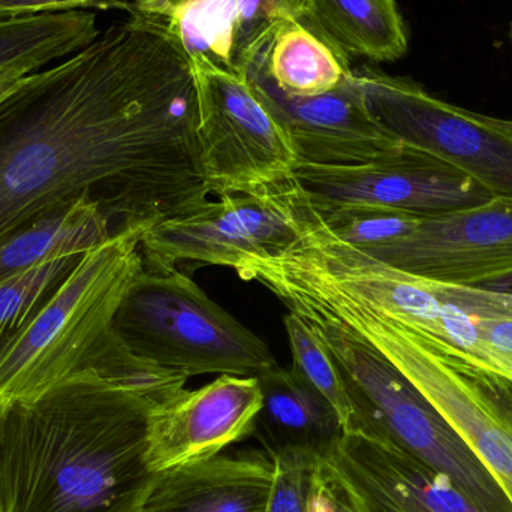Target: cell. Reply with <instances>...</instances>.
Returning <instances> with one entry per match:
<instances>
[{"label": "cell", "mask_w": 512, "mask_h": 512, "mask_svg": "<svg viewBox=\"0 0 512 512\" xmlns=\"http://www.w3.org/2000/svg\"><path fill=\"white\" fill-rule=\"evenodd\" d=\"M477 288L487 289V291L501 292V294L512 295V273L504 274V276L495 277V279L487 280L480 283Z\"/></svg>", "instance_id": "cell-32"}, {"label": "cell", "mask_w": 512, "mask_h": 512, "mask_svg": "<svg viewBox=\"0 0 512 512\" xmlns=\"http://www.w3.org/2000/svg\"><path fill=\"white\" fill-rule=\"evenodd\" d=\"M510 39H511V42H512V23H511V27H510Z\"/></svg>", "instance_id": "cell-34"}, {"label": "cell", "mask_w": 512, "mask_h": 512, "mask_svg": "<svg viewBox=\"0 0 512 512\" xmlns=\"http://www.w3.org/2000/svg\"><path fill=\"white\" fill-rule=\"evenodd\" d=\"M354 72L370 114L400 143L450 162L493 197L512 198V138L484 114L435 98L409 78L369 66Z\"/></svg>", "instance_id": "cell-8"}, {"label": "cell", "mask_w": 512, "mask_h": 512, "mask_svg": "<svg viewBox=\"0 0 512 512\" xmlns=\"http://www.w3.org/2000/svg\"><path fill=\"white\" fill-rule=\"evenodd\" d=\"M114 331L135 357L183 378L259 376L277 364L264 340L177 268H144L117 310Z\"/></svg>", "instance_id": "cell-6"}, {"label": "cell", "mask_w": 512, "mask_h": 512, "mask_svg": "<svg viewBox=\"0 0 512 512\" xmlns=\"http://www.w3.org/2000/svg\"><path fill=\"white\" fill-rule=\"evenodd\" d=\"M273 294L288 312L342 325L387 358L456 430L512 502V429L472 370L447 357L418 331L322 285L303 271H283Z\"/></svg>", "instance_id": "cell-4"}, {"label": "cell", "mask_w": 512, "mask_h": 512, "mask_svg": "<svg viewBox=\"0 0 512 512\" xmlns=\"http://www.w3.org/2000/svg\"><path fill=\"white\" fill-rule=\"evenodd\" d=\"M318 212L340 240L358 249L406 236L423 221V218L379 206L328 207Z\"/></svg>", "instance_id": "cell-24"}, {"label": "cell", "mask_w": 512, "mask_h": 512, "mask_svg": "<svg viewBox=\"0 0 512 512\" xmlns=\"http://www.w3.org/2000/svg\"><path fill=\"white\" fill-rule=\"evenodd\" d=\"M156 2L158 0H0V20L89 8L125 9L134 14L152 8Z\"/></svg>", "instance_id": "cell-27"}, {"label": "cell", "mask_w": 512, "mask_h": 512, "mask_svg": "<svg viewBox=\"0 0 512 512\" xmlns=\"http://www.w3.org/2000/svg\"><path fill=\"white\" fill-rule=\"evenodd\" d=\"M191 56L131 14L0 104V239L90 195L114 233L209 203Z\"/></svg>", "instance_id": "cell-1"}, {"label": "cell", "mask_w": 512, "mask_h": 512, "mask_svg": "<svg viewBox=\"0 0 512 512\" xmlns=\"http://www.w3.org/2000/svg\"><path fill=\"white\" fill-rule=\"evenodd\" d=\"M486 117L487 123L492 125L493 128L501 131L502 134L508 135V137L512 138V120L505 119H496V117L484 116Z\"/></svg>", "instance_id": "cell-33"}, {"label": "cell", "mask_w": 512, "mask_h": 512, "mask_svg": "<svg viewBox=\"0 0 512 512\" xmlns=\"http://www.w3.org/2000/svg\"><path fill=\"white\" fill-rule=\"evenodd\" d=\"M99 35L95 12L84 9L0 20V72L39 71L83 50Z\"/></svg>", "instance_id": "cell-20"}, {"label": "cell", "mask_w": 512, "mask_h": 512, "mask_svg": "<svg viewBox=\"0 0 512 512\" xmlns=\"http://www.w3.org/2000/svg\"><path fill=\"white\" fill-rule=\"evenodd\" d=\"M478 328L493 354L507 367L512 379V319H480Z\"/></svg>", "instance_id": "cell-29"}, {"label": "cell", "mask_w": 512, "mask_h": 512, "mask_svg": "<svg viewBox=\"0 0 512 512\" xmlns=\"http://www.w3.org/2000/svg\"><path fill=\"white\" fill-rule=\"evenodd\" d=\"M149 15L167 23L189 56L233 69L237 0H159Z\"/></svg>", "instance_id": "cell-21"}, {"label": "cell", "mask_w": 512, "mask_h": 512, "mask_svg": "<svg viewBox=\"0 0 512 512\" xmlns=\"http://www.w3.org/2000/svg\"><path fill=\"white\" fill-rule=\"evenodd\" d=\"M475 379L483 388L484 393L492 400L493 405L498 409L499 414L510 424L512 429V382L505 379L495 378V376L483 375V373L474 372Z\"/></svg>", "instance_id": "cell-30"}, {"label": "cell", "mask_w": 512, "mask_h": 512, "mask_svg": "<svg viewBox=\"0 0 512 512\" xmlns=\"http://www.w3.org/2000/svg\"><path fill=\"white\" fill-rule=\"evenodd\" d=\"M113 234L98 201L90 195L75 198L0 239V280L54 256L87 254Z\"/></svg>", "instance_id": "cell-17"}, {"label": "cell", "mask_w": 512, "mask_h": 512, "mask_svg": "<svg viewBox=\"0 0 512 512\" xmlns=\"http://www.w3.org/2000/svg\"><path fill=\"white\" fill-rule=\"evenodd\" d=\"M292 177L318 209L379 206L427 219L472 209L493 198L465 171L408 144L370 164H301Z\"/></svg>", "instance_id": "cell-10"}, {"label": "cell", "mask_w": 512, "mask_h": 512, "mask_svg": "<svg viewBox=\"0 0 512 512\" xmlns=\"http://www.w3.org/2000/svg\"><path fill=\"white\" fill-rule=\"evenodd\" d=\"M310 512H360L348 487L324 457L316 474Z\"/></svg>", "instance_id": "cell-28"}, {"label": "cell", "mask_w": 512, "mask_h": 512, "mask_svg": "<svg viewBox=\"0 0 512 512\" xmlns=\"http://www.w3.org/2000/svg\"><path fill=\"white\" fill-rule=\"evenodd\" d=\"M81 256H54L0 280V351L32 321Z\"/></svg>", "instance_id": "cell-22"}, {"label": "cell", "mask_w": 512, "mask_h": 512, "mask_svg": "<svg viewBox=\"0 0 512 512\" xmlns=\"http://www.w3.org/2000/svg\"><path fill=\"white\" fill-rule=\"evenodd\" d=\"M33 74L29 69H8V71L0 72V104L20 86L21 81L27 75Z\"/></svg>", "instance_id": "cell-31"}, {"label": "cell", "mask_w": 512, "mask_h": 512, "mask_svg": "<svg viewBox=\"0 0 512 512\" xmlns=\"http://www.w3.org/2000/svg\"><path fill=\"white\" fill-rule=\"evenodd\" d=\"M297 239L291 179L254 194H227L200 210L159 222L141 237L147 270H176L180 262L234 271L251 258L282 251Z\"/></svg>", "instance_id": "cell-9"}, {"label": "cell", "mask_w": 512, "mask_h": 512, "mask_svg": "<svg viewBox=\"0 0 512 512\" xmlns=\"http://www.w3.org/2000/svg\"><path fill=\"white\" fill-rule=\"evenodd\" d=\"M273 477L264 448L218 454L155 472L137 512H265Z\"/></svg>", "instance_id": "cell-15"}, {"label": "cell", "mask_w": 512, "mask_h": 512, "mask_svg": "<svg viewBox=\"0 0 512 512\" xmlns=\"http://www.w3.org/2000/svg\"><path fill=\"white\" fill-rule=\"evenodd\" d=\"M261 385L262 406L252 438L268 454L286 448H309L324 454L343 433L333 406L279 364L256 376Z\"/></svg>", "instance_id": "cell-16"}, {"label": "cell", "mask_w": 512, "mask_h": 512, "mask_svg": "<svg viewBox=\"0 0 512 512\" xmlns=\"http://www.w3.org/2000/svg\"><path fill=\"white\" fill-rule=\"evenodd\" d=\"M306 17L349 59L396 62L408 54L396 0H309Z\"/></svg>", "instance_id": "cell-19"}, {"label": "cell", "mask_w": 512, "mask_h": 512, "mask_svg": "<svg viewBox=\"0 0 512 512\" xmlns=\"http://www.w3.org/2000/svg\"><path fill=\"white\" fill-rule=\"evenodd\" d=\"M307 2L309 0H237L234 71H239L245 57L270 35L277 23L306 14Z\"/></svg>", "instance_id": "cell-26"}, {"label": "cell", "mask_w": 512, "mask_h": 512, "mask_svg": "<svg viewBox=\"0 0 512 512\" xmlns=\"http://www.w3.org/2000/svg\"><path fill=\"white\" fill-rule=\"evenodd\" d=\"M271 457L274 477L265 512H310L322 454L309 448H286Z\"/></svg>", "instance_id": "cell-25"}, {"label": "cell", "mask_w": 512, "mask_h": 512, "mask_svg": "<svg viewBox=\"0 0 512 512\" xmlns=\"http://www.w3.org/2000/svg\"><path fill=\"white\" fill-rule=\"evenodd\" d=\"M262 48L268 75L288 96L324 95L354 74L349 57L306 14L277 23Z\"/></svg>", "instance_id": "cell-18"}, {"label": "cell", "mask_w": 512, "mask_h": 512, "mask_svg": "<svg viewBox=\"0 0 512 512\" xmlns=\"http://www.w3.org/2000/svg\"><path fill=\"white\" fill-rule=\"evenodd\" d=\"M262 41L245 57L239 72L288 132L298 165L351 167L402 149L403 143L370 114L355 72L333 92L310 98L288 96L268 75Z\"/></svg>", "instance_id": "cell-11"}, {"label": "cell", "mask_w": 512, "mask_h": 512, "mask_svg": "<svg viewBox=\"0 0 512 512\" xmlns=\"http://www.w3.org/2000/svg\"><path fill=\"white\" fill-rule=\"evenodd\" d=\"M322 457L360 512H483L450 478L387 439L342 433Z\"/></svg>", "instance_id": "cell-14"}, {"label": "cell", "mask_w": 512, "mask_h": 512, "mask_svg": "<svg viewBox=\"0 0 512 512\" xmlns=\"http://www.w3.org/2000/svg\"><path fill=\"white\" fill-rule=\"evenodd\" d=\"M300 318L331 355L345 382L355 414L352 432L393 442L450 478L478 510L512 512V502L495 475L387 358L342 325L318 316Z\"/></svg>", "instance_id": "cell-5"}, {"label": "cell", "mask_w": 512, "mask_h": 512, "mask_svg": "<svg viewBox=\"0 0 512 512\" xmlns=\"http://www.w3.org/2000/svg\"><path fill=\"white\" fill-rule=\"evenodd\" d=\"M147 227L117 231L78 259L32 321L0 351V411L32 402L86 370L159 397L188 379L135 357L114 331V318L144 271Z\"/></svg>", "instance_id": "cell-3"}, {"label": "cell", "mask_w": 512, "mask_h": 512, "mask_svg": "<svg viewBox=\"0 0 512 512\" xmlns=\"http://www.w3.org/2000/svg\"><path fill=\"white\" fill-rule=\"evenodd\" d=\"M360 251L415 276L480 285L512 273V198L423 219L412 233Z\"/></svg>", "instance_id": "cell-12"}, {"label": "cell", "mask_w": 512, "mask_h": 512, "mask_svg": "<svg viewBox=\"0 0 512 512\" xmlns=\"http://www.w3.org/2000/svg\"><path fill=\"white\" fill-rule=\"evenodd\" d=\"M198 144L210 194H254L292 179L298 156L288 132L239 71L191 57Z\"/></svg>", "instance_id": "cell-7"}, {"label": "cell", "mask_w": 512, "mask_h": 512, "mask_svg": "<svg viewBox=\"0 0 512 512\" xmlns=\"http://www.w3.org/2000/svg\"><path fill=\"white\" fill-rule=\"evenodd\" d=\"M283 327L292 354L289 369L333 406L342 423L343 433L352 432L355 426L354 408L333 358L300 316L286 313Z\"/></svg>", "instance_id": "cell-23"}, {"label": "cell", "mask_w": 512, "mask_h": 512, "mask_svg": "<svg viewBox=\"0 0 512 512\" xmlns=\"http://www.w3.org/2000/svg\"><path fill=\"white\" fill-rule=\"evenodd\" d=\"M261 406L256 376L221 375L198 390H183L153 415L150 469L159 472L210 459L252 438Z\"/></svg>", "instance_id": "cell-13"}, {"label": "cell", "mask_w": 512, "mask_h": 512, "mask_svg": "<svg viewBox=\"0 0 512 512\" xmlns=\"http://www.w3.org/2000/svg\"><path fill=\"white\" fill-rule=\"evenodd\" d=\"M176 399V397H174ZM86 370L0 411V512H137L165 403Z\"/></svg>", "instance_id": "cell-2"}]
</instances>
